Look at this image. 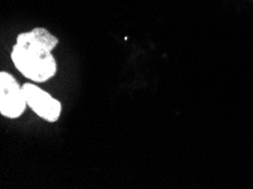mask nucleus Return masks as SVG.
<instances>
[{
	"label": "nucleus",
	"mask_w": 253,
	"mask_h": 189,
	"mask_svg": "<svg viewBox=\"0 0 253 189\" xmlns=\"http://www.w3.org/2000/svg\"><path fill=\"white\" fill-rule=\"evenodd\" d=\"M58 44V38L42 28L17 37L11 51V60L23 76L33 82L43 83L52 78L57 64L51 51Z\"/></svg>",
	"instance_id": "1"
},
{
	"label": "nucleus",
	"mask_w": 253,
	"mask_h": 189,
	"mask_svg": "<svg viewBox=\"0 0 253 189\" xmlns=\"http://www.w3.org/2000/svg\"><path fill=\"white\" fill-rule=\"evenodd\" d=\"M28 106L40 118L49 122H55L61 113V103L34 84L26 83L22 86Z\"/></svg>",
	"instance_id": "3"
},
{
	"label": "nucleus",
	"mask_w": 253,
	"mask_h": 189,
	"mask_svg": "<svg viewBox=\"0 0 253 189\" xmlns=\"http://www.w3.org/2000/svg\"><path fill=\"white\" fill-rule=\"evenodd\" d=\"M28 107L24 91L9 73L0 74V113L3 117L15 119L21 117Z\"/></svg>",
	"instance_id": "2"
}]
</instances>
